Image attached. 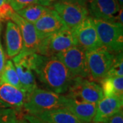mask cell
<instances>
[{
  "instance_id": "2",
  "label": "cell",
  "mask_w": 123,
  "mask_h": 123,
  "mask_svg": "<svg viewBox=\"0 0 123 123\" xmlns=\"http://www.w3.org/2000/svg\"><path fill=\"white\" fill-rule=\"evenodd\" d=\"M67 96L41 88H36L27 98L23 108L28 114L35 115L46 111L64 108Z\"/></svg>"
},
{
  "instance_id": "22",
  "label": "cell",
  "mask_w": 123,
  "mask_h": 123,
  "mask_svg": "<svg viewBox=\"0 0 123 123\" xmlns=\"http://www.w3.org/2000/svg\"><path fill=\"white\" fill-rule=\"evenodd\" d=\"M123 77V52L116 54L114 62L105 77Z\"/></svg>"
},
{
  "instance_id": "24",
  "label": "cell",
  "mask_w": 123,
  "mask_h": 123,
  "mask_svg": "<svg viewBox=\"0 0 123 123\" xmlns=\"http://www.w3.org/2000/svg\"><path fill=\"white\" fill-rule=\"evenodd\" d=\"M8 2L14 12H17L28 6L38 4V0H8Z\"/></svg>"
},
{
  "instance_id": "1",
  "label": "cell",
  "mask_w": 123,
  "mask_h": 123,
  "mask_svg": "<svg viewBox=\"0 0 123 123\" xmlns=\"http://www.w3.org/2000/svg\"><path fill=\"white\" fill-rule=\"evenodd\" d=\"M32 69L39 81L51 92L63 94L68 91L74 78L55 55L33 54Z\"/></svg>"
},
{
  "instance_id": "35",
  "label": "cell",
  "mask_w": 123,
  "mask_h": 123,
  "mask_svg": "<svg viewBox=\"0 0 123 123\" xmlns=\"http://www.w3.org/2000/svg\"><path fill=\"white\" fill-rule=\"evenodd\" d=\"M1 30H2V23L0 22V34H1Z\"/></svg>"
},
{
  "instance_id": "12",
  "label": "cell",
  "mask_w": 123,
  "mask_h": 123,
  "mask_svg": "<svg viewBox=\"0 0 123 123\" xmlns=\"http://www.w3.org/2000/svg\"><path fill=\"white\" fill-rule=\"evenodd\" d=\"M87 8L93 18L116 22V15L120 7L116 0H88Z\"/></svg>"
},
{
  "instance_id": "17",
  "label": "cell",
  "mask_w": 123,
  "mask_h": 123,
  "mask_svg": "<svg viewBox=\"0 0 123 123\" xmlns=\"http://www.w3.org/2000/svg\"><path fill=\"white\" fill-rule=\"evenodd\" d=\"M6 53L10 58H13L23 49V39L20 30L13 21H8L6 30Z\"/></svg>"
},
{
  "instance_id": "26",
  "label": "cell",
  "mask_w": 123,
  "mask_h": 123,
  "mask_svg": "<svg viewBox=\"0 0 123 123\" xmlns=\"http://www.w3.org/2000/svg\"><path fill=\"white\" fill-rule=\"evenodd\" d=\"M105 123H123V110H120L116 114L113 115Z\"/></svg>"
},
{
  "instance_id": "14",
  "label": "cell",
  "mask_w": 123,
  "mask_h": 123,
  "mask_svg": "<svg viewBox=\"0 0 123 123\" xmlns=\"http://www.w3.org/2000/svg\"><path fill=\"white\" fill-rule=\"evenodd\" d=\"M123 98L116 96L104 97L97 104L93 123H105L120 110H123Z\"/></svg>"
},
{
  "instance_id": "11",
  "label": "cell",
  "mask_w": 123,
  "mask_h": 123,
  "mask_svg": "<svg viewBox=\"0 0 123 123\" xmlns=\"http://www.w3.org/2000/svg\"><path fill=\"white\" fill-rule=\"evenodd\" d=\"M11 21L17 25L22 36L23 49L21 52L37 53L40 40L37 34L34 25L23 18L16 12L12 14Z\"/></svg>"
},
{
  "instance_id": "19",
  "label": "cell",
  "mask_w": 123,
  "mask_h": 123,
  "mask_svg": "<svg viewBox=\"0 0 123 123\" xmlns=\"http://www.w3.org/2000/svg\"><path fill=\"white\" fill-rule=\"evenodd\" d=\"M100 82L104 97L123 98V77H105Z\"/></svg>"
},
{
  "instance_id": "6",
  "label": "cell",
  "mask_w": 123,
  "mask_h": 123,
  "mask_svg": "<svg viewBox=\"0 0 123 123\" xmlns=\"http://www.w3.org/2000/svg\"><path fill=\"white\" fill-rule=\"evenodd\" d=\"M55 56L66 66L73 78L90 79L86 51L84 49L77 45L73 46L66 51L57 53Z\"/></svg>"
},
{
  "instance_id": "23",
  "label": "cell",
  "mask_w": 123,
  "mask_h": 123,
  "mask_svg": "<svg viewBox=\"0 0 123 123\" xmlns=\"http://www.w3.org/2000/svg\"><path fill=\"white\" fill-rule=\"evenodd\" d=\"M18 114L12 108H0V123H18Z\"/></svg>"
},
{
  "instance_id": "25",
  "label": "cell",
  "mask_w": 123,
  "mask_h": 123,
  "mask_svg": "<svg viewBox=\"0 0 123 123\" xmlns=\"http://www.w3.org/2000/svg\"><path fill=\"white\" fill-rule=\"evenodd\" d=\"M14 12L8 2H6L0 7V22L11 21L12 16Z\"/></svg>"
},
{
  "instance_id": "5",
  "label": "cell",
  "mask_w": 123,
  "mask_h": 123,
  "mask_svg": "<svg viewBox=\"0 0 123 123\" xmlns=\"http://www.w3.org/2000/svg\"><path fill=\"white\" fill-rule=\"evenodd\" d=\"M76 45L72 30L68 27H64L47 38L41 40L37 53L45 56H54Z\"/></svg>"
},
{
  "instance_id": "16",
  "label": "cell",
  "mask_w": 123,
  "mask_h": 123,
  "mask_svg": "<svg viewBox=\"0 0 123 123\" xmlns=\"http://www.w3.org/2000/svg\"><path fill=\"white\" fill-rule=\"evenodd\" d=\"M66 108L84 123H92L97 110V104L75 99L67 96Z\"/></svg>"
},
{
  "instance_id": "27",
  "label": "cell",
  "mask_w": 123,
  "mask_h": 123,
  "mask_svg": "<svg viewBox=\"0 0 123 123\" xmlns=\"http://www.w3.org/2000/svg\"><path fill=\"white\" fill-rule=\"evenodd\" d=\"M6 62V55H5L4 51V49H3L2 44L1 43V40H0V80H1V77L2 75V73L4 69Z\"/></svg>"
},
{
  "instance_id": "13",
  "label": "cell",
  "mask_w": 123,
  "mask_h": 123,
  "mask_svg": "<svg viewBox=\"0 0 123 123\" xmlns=\"http://www.w3.org/2000/svg\"><path fill=\"white\" fill-rule=\"evenodd\" d=\"M34 25L40 40L47 38L64 27H67L57 12L52 8L36 21Z\"/></svg>"
},
{
  "instance_id": "15",
  "label": "cell",
  "mask_w": 123,
  "mask_h": 123,
  "mask_svg": "<svg viewBox=\"0 0 123 123\" xmlns=\"http://www.w3.org/2000/svg\"><path fill=\"white\" fill-rule=\"evenodd\" d=\"M27 94L22 90L12 85L0 82V101L9 108L18 111L21 110L27 100Z\"/></svg>"
},
{
  "instance_id": "29",
  "label": "cell",
  "mask_w": 123,
  "mask_h": 123,
  "mask_svg": "<svg viewBox=\"0 0 123 123\" xmlns=\"http://www.w3.org/2000/svg\"><path fill=\"white\" fill-rule=\"evenodd\" d=\"M56 0H38V4L45 7H51Z\"/></svg>"
},
{
  "instance_id": "8",
  "label": "cell",
  "mask_w": 123,
  "mask_h": 123,
  "mask_svg": "<svg viewBox=\"0 0 123 123\" xmlns=\"http://www.w3.org/2000/svg\"><path fill=\"white\" fill-rule=\"evenodd\" d=\"M51 8L70 30H73L89 16L87 6L76 3L56 1Z\"/></svg>"
},
{
  "instance_id": "21",
  "label": "cell",
  "mask_w": 123,
  "mask_h": 123,
  "mask_svg": "<svg viewBox=\"0 0 123 123\" xmlns=\"http://www.w3.org/2000/svg\"><path fill=\"white\" fill-rule=\"evenodd\" d=\"M0 82L12 85L17 88L23 90L15 67L14 66L12 61L10 60L6 61V62L4 69L1 77Z\"/></svg>"
},
{
  "instance_id": "32",
  "label": "cell",
  "mask_w": 123,
  "mask_h": 123,
  "mask_svg": "<svg viewBox=\"0 0 123 123\" xmlns=\"http://www.w3.org/2000/svg\"><path fill=\"white\" fill-rule=\"evenodd\" d=\"M118 4L120 6V8H123V0H116Z\"/></svg>"
},
{
  "instance_id": "33",
  "label": "cell",
  "mask_w": 123,
  "mask_h": 123,
  "mask_svg": "<svg viewBox=\"0 0 123 123\" xmlns=\"http://www.w3.org/2000/svg\"><path fill=\"white\" fill-rule=\"evenodd\" d=\"M6 2H8V0H0V7Z\"/></svg>"
},
{
  "instance_id": "10",
  "label": "cell",
  "mask_w": 123,
  "mask_h": 123,
  "mask_svg": "<svg viewBox=\"0 0 123 123\" xmlns=\"http://www.w3.org/2000/svg\"><path fill=\"white\" fill-rule=\"evenodd\" d=\"M71 30L77 46L84 49L86 51L102 47L93 18L90 16H88L79 25Z\"/></svg>"
},
{
  "instance_id": "36",
  "label": "cell",
  "mask_w": 123,
  "mask_h": 123,
  "mask_svg": "<svg viewBox=\"0 0 123 123\" xmlns=\"http://www.w3.org/2000/svg\"></svg>"
},
{
  "instance_id": "30",
  "label": "cell",
  "mask_w": 123,
  "mask_h": 123,
  "mask_svg": "<svg viewBox=\"0 0 123 123\" xmlns=\"http://www.w3.org/2000/svg\"><path fill=\"white\" fill-rule=\"evenodd\" d=\"M56 1H66V2H71V3H76L79 4L84 5L87 6L88 0H56Z\"/></svg>"
},
{
  "instance_id": "34",
  "label": "cell",
  "mask_w": 123,
  "mask_h": 123,
  "mask_svg": "<svg viewBox=\"0 0 123 123\" xmlns=\"http://www.w3.org/2000/svg\"><path fill=\"white\" fill-rule=\"evenodd\" d=\"M18 123H29L26 120L23 119V120H19V121H18Z\"/></svg>"
},
{
  "instance_id": "4",
  "label": "cell",
  "mask_w": 123,
  "mask_h": 123,
  "mask_svg": "<svg viewBox=\"0 0 123 123\" xmlns=\"http://www.w3.org/2000/svg\"><path fill=\"white\" fill-rule=\"evenodd\" d=\"M116 54L103 47L86 51L90 79L101 81L107 74L114 60Z\"/></svg>"
},
{
  "instance_id": "28",
  "label": "cell",
  "mask_w": 123,
  "mask_h": 123,
  "mask_svg": "<svg viewBox=\"0 0 123 123\" xmlns=\"http://www.w3.org/2000/svg\"><path fill=\"white\" fill-rule=\"evenodd\" d=\"M24 119L26 120L29 123H45L44 121H42L38 118L35 117L34 116H32L30 114H27L24 116Z\"/></svg>"
},
{
  "instance_id": "20",
  "label": "cell",
  "mask_w": 123,
  "mask_h": 123,
  "mask_svg": "<svg viewBox=\"0 0 123 123\" xmlns=\"http://www.w3.org/2000/svg\"><path fill=\"white\" fill-rule=\"evenodd\" d=\"M51 8L38 4H32L16 12L23 18L31 23H34L40 18L50 11Z\"/></svg>"
},
{
  "instance_id": "9",
  "label": "cell",
  "mask_w": 123,
  "mask_h": 123,
  "mask_svg": "<svg viewBox=\"0 0 123 123\" xmlns=\"http://www.w3.org/2000/svg\"><path fill=\"white\" fill-rule=\"evenodd\" d=\"M34 53L20 52L12 58V62L17 73L23 90L25 92L27 98L37 88L35 76L32 69Z\"/></svg>"
},
{
  "instance_id": "18",
  "label": "cell",
  "mask_w": 123,
  "mask_h": 123,
  "mask_svg": "<svg viewBox=\"0 0 123 123\" xmlns=\"http://www.w3.org/2000/svg\"><path fill=\"white\" fill-rule=\"evenodd\" d=\"M34 116L47 123H84L66 108L46 111Z\"/></svg>"
},
{
  "instance_id": "3",
  "label": "cell",
  "mask_w": 123,
  "mask_h": 123,
  "mask_svg": "<svg viewBox=\"0 0 123 123\" xmlns=\"http://www.w3.org/2000/svg\"><path fill=\"white\" fill-rule=\"evenodd\" d=\"M93 20L102 47L114 54L123 52V24L95 18Z\"/></svg>"
},
{
  "instance_id": "31",
  "label": "cell",
  "mask_w": 123,
  "mask_h": 123,
  "mask_svg": "<svg viewBox=\"0 0 123 123\" xmlns=\"http://www.w3.org/2000/svg\"><path fill=\"white\" fill-rule=\"evenodd\" d=\"M0 108H9V107L5 104L4 102L0 101Z\"/></svg>"
},
{
  "instance_id": "7",
  "label": "cell",
  "mask_w": 123,
  "mask_h": 123,
  "mask_svg": "<svg viewBox=\"0 0 123 123\" xmlns=\"http://www.w3.org/2000/svg\"><path fill=\"white\" fill-rule=\"evenodd\" d=\"M68 97L97 104L104 97L101 85L90 79L76 77L68 89Z\"/></svg>"
}]
</instances>
